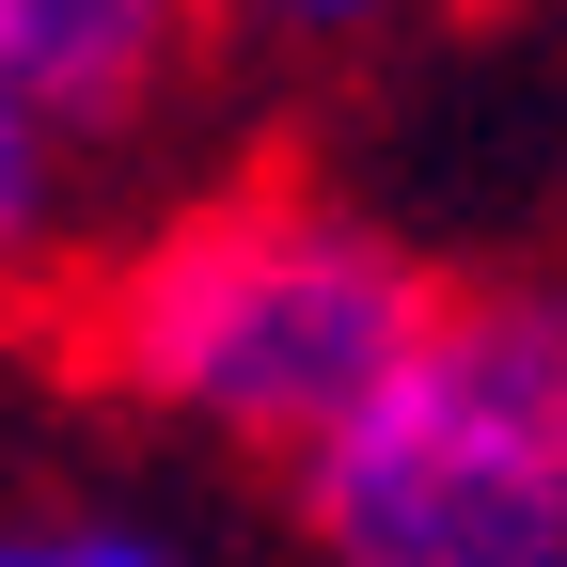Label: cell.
Masks as SVG:
<instances>
[{"label":"cell","mask_w":567,"mask_h":567,"mask_svg":"<svg viewBox=\"0 0 567 567\" xmlns=\"http://www.w3.org/2000/svg\"><path fill=\"white\" fill-rule=\"evenodd\" d=\"M425 300H442V268L394 205L300 158H237L126 205L95 252H63V363L189 457L300 473L425 331Z\"/></svg>","instance_id":"cell-1"},{"label":"cell","mask_w":567,"mask_h":567,"mask_svg":"<svg viewBox=\"0 0 567 567\" xmlns=\"http://www.w3.org/2000/svg\"><path fill=\"white\" fill-rule=\"evenodd\" d=\"M300 567H567V268H473L284 473Z\"/></svg>","instance_id":"cell-2"},{"label":"cell","mask_w":567,"mask_h":567,"mask_svg":"<svg viewBox=\"0 0 567 567\" xmlns=\"http://www.w3.org/2000/svg\"><path fill=\"white\" fill-rule=\"evenodd\" d=\"M205 80V17L189 0H0V95H17L63 158L142 142Z\"/></svg>","instance_id":"cell-3"},{"label":"cell","mask_w":567,"mask_h":567,"mask_svg":"<svg viewBox=\"0 0 567 567\" xmlns=\"http://www.w3.org/2000/svg\"><path fill=\"white\" fill-rule=\"evenodd\" d=\"M0 567H221V536L189 505H158V488L32 473V488H0Z\"/></svg>","instance_id":"cell-4"},{"label":"cell","mask_w":567,"mask_h":567,"mask_svg":"<svg viewBox=\"0 0 567 567\" xmlns=\"http://www.w3.org/2000/svg\"><path fill=\"white\" fill-rule=\"evenodd\" d=\"M189 17L237 63H410V48L473 32L488 0H189Z\"/></svg>","instance_id":"cell-5"},{"label":"cell","mask_w":567,"mask_h":567,"mask_svg":"<svg viewBox=\"0 0 567 567\" xmlns=\"http://www.w3.org/2000/svg\"><path fill=\"white\" fill-rule=\"evenodd\" d=\"M63 252H80V158L0 95V300H32V284H63Z\"/></svg>","instance_id":"cell-6"}]
</instances>
